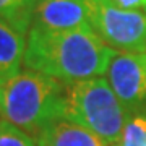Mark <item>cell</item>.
I'll return each instance as SVG.
<instances>
[{
  "label": "cell",
  "mask_w": 146,
  "mask_h": 146,
  "mask_svg": "<svg viewBox=\"0 0 146 146\" xmlns=\"http://www.w3.org/2000/svg\"><path fill=\"white\" fill-rule=\"evenodd\" d=\"M117 52L93 29L50 31L29 26L23 63L70 84L106 75Z\"/></svg>",
  "instance_id": "6da1fadb"
},
{
  "label": "cell",
  "mask_w": 146,
  "mask_h": 146,
  "mask_svg": "<svg viewBox=\"0 0 146 146\" xmlns=\"http://www.w3.org/2000/svg\"><path fill=\"white\" fill-rule=\"evenodd\" d=\"M67 84L36 70H25L0 83V117L37 136L65 115Z\"/></svg>",
  "instance_id": "7a4b0ae2"
},
{
  "label": "cell",
  "mask_w": 146,
  "mask_h": 146,
  "mask_svg": "<svg viewBox=\"0 0 146 146\" xmlns=\"http://www.w3.org/2000/svg\"><path fill=\"white\" fill-rule=\"evenodd\" d=\"M130 117L102 76L70 83L65 88L63 119L91 130L109 146L119 143Z\"/></svg>",
  "instance_id": "3957f363"
},
{
  "label": "cell",
  "mask_w": 146,
  "mask_h": 146,
  "mask_svg": "<svg viewBox=\"0 0 146 146\" xmlns=\"http://www.w3.org/2000/svg\"><path fill=\"white\" fill-rule=\"evenodd\" d=\"M91 28L119 52L146 54V13L123 10L110 0H91Z\"/></svg>",
  "instance_id": "277c9868"
},
{
  "label": "cell",
  "mask_w": 146,
  "mask_h": 146,
  "mask_svg": "<svg viewBox=\"0 0 146 146\" xmlns=\"http://www.w3.org/2000/svg\"><path fill=\"white\" fill-rule=\"evenodd\" d=\"M106 75L127 112L146 115V54L117 52Z\"/></svg>",
  "instance_id": "5b68a950"
},
{
  "label": "cell",
  "mask_w": 146,
  "mask_h": 146,
  "mask_svg": "<svg viewBox=\"0 0 146 146\" xmlns=\"http://www.w3.org/2000/svg\"><path fill=\"white\" fill-rule=\"evenodd\" d=\"M31 26L50 31L93 29L91 0H37L33 8Z\"/></svg>",
  "instance_id": "8992f818"
},
{
  "label": "cell",
  "mask_w": 146,
  "mask_h": 146,
  "mask_svg": "<svg viewBox=\"0 0 146 146\" xmlns=\"http://www.w3.org/2000/svg\"><path fill=\"white\" fill-rule=\"evenodd\" d=\"M28 33L0 18V83L21 72Z\"/></svg>",
  "instance_id": "52a82bcc"
},
{
  "label": "cell",
  "mask_w": 146,
  "mask_h": 146,
  "mask_svg": "<svg viewBox=\"0 0 146 146\" xmlns=\"http://www.w3.org/2000/svg\"><path fill=\"white\" fill-rule=\"evenodd\" d=\"M36 143L37 146H109L96 133L67 119L46 127L36 136Z\"/></svg>",
  "instance_id": "ba28073f"
},
{
  "label": "cell",
  "mask_w": 146,
  "mask_h": 146,
  "mask_svg": "<svg viewBox=\"0 0 146 146\" xmlns=\"http://www.w3.org/2000/svg\"><path fill=\"white\" fill-rule=\"evenodd\" d=\"M34 3L36 0H0V18L28 33Z\"/></svg>",
  "instance_id": "9c48e42d"
},
{
  "label": "cell",
  "mask_w": 146,
  "mask_h": 146,
  "mask_svg": "<svg viewBox=\"0 0 146 146\" xmlns=\"http://www.w3.org/2000/svg\"><path fill=\"white\" fill-rule=\"evenodd\" d=\"M115 146H146V115H131Z\"/></svg>",
  "instance_id": "30bf717a"
},
{
  "label": "cell",
  "mask_w": 146,
  "mask_h": 146,
  "mask_svg": "<svg viewBox=\"0 0 146 146\" xmlns=\"http://www.w3.org/2000/svg\"><path fill=\"white\" fill-rule=\"evenodd\" d=\"M0 146H37V143L26 131L7 120H0Z\"/></svg>",
  "instance_id": "8fae6325"
},
{
  "label": "cell",
  "mask_w": 146,
  "mask_h": 146,
  "mask_svg": "<svg viewBox=\"0 0 146 146\" xmlns=\"http://www.w3.org/2000/svg\"><path fill=\"white\" fill-rule=\"evenodd\" d=\"M110 2H114L115 5L123 10H138L146 7V0H110Z\"/></svg>",
  "instance_id": "7c38bea8"
},
{
  "label": "cell",
  "mask_w": 146,
  "mask_h": 146,
  "mask_svg": "<svg viewBox=\"0 0 146 146\" xmlns=\"http://www.w3.org/2000/svg\"><path fill=\"white\" fill-rule=\"evenodd\" d=\"M145 13H146V7H145Z\"/></svg>",
  "instance_id": "4fadbf2b"
},
{
  "label": "cell",
  "mask_w": 146,
  "mask_h": 146,
  "mask_svg": "<svg viewBox=\"0 0 146 146\" xmlns=\"http://www.w3.org/2000/svg\"><path fill=\"white\" fill-rule=\"evenodd\" d=\"M36 2H37V0H36Z\"/></svg>",
  "instance_id": "5bb4252c"
}]
</instances>
